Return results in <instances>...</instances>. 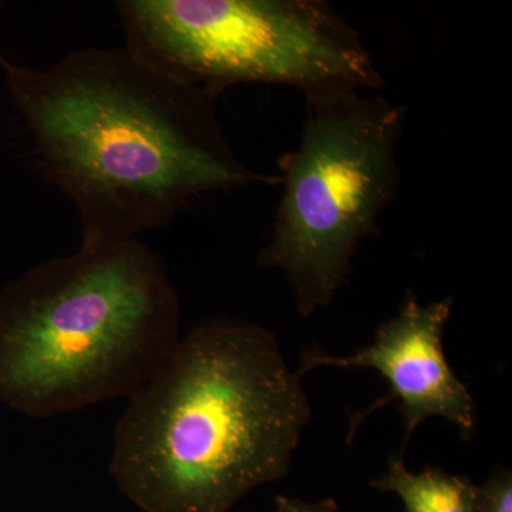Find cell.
<instances>
[{
    "mask_svg": "<svg viewBox=\"0 0 512 512\" xmlns=\"http://www.w3.org/2000/svg\"><path fill=\"white\" fill-rule=\"evenodd\" d=\"M0 69L37 173L76 205L83 247L168 227L198 195L278 184L229 146L217 96L126 46L80 50L46 70L0 55Z\"/></svg>",
    "mask_w": 512,
    "mask_h": 512,
    "instance_id": "1",
    "label": "cell"
},
{
    "mask_svg": "<svg viewBox=\"0 0 512 512\" xmlns=\"http://www.w3.org/2000/svg\"><path fill=\"white\" fill-rule=\"evenodd\" d=\"M311 419L271 330L204 323L128 397L110 471L144 512H229L288 476Z\"/></svg>",
    "mask_w": 512,
    "mask_h": 512,
    "instance_id": "2",
    "label": "cell"
},
{
    "mask_svg": "<svg viewBox=\"0 0 512 512\" xmlns=\"http://www.w3.org/2000/svg\"><path fill=\"white\" fill-rule=\"evenodd\" d=\"M180 339V302L153 249L82 245L0 291V402L50 417L133 396Z\"/></svg>",
    "mask_w": 512,
    "mask_h": 512,
    "instance_id": "3",
    "label": "cell"
},
{
    "mask_svg": "<svg viewBox=\"0 0 512 512\" xmlns=\"http://www.w3.org/2000/svg\"><path fill=\"white\" fill-rule=\"evenodd\" d=\"M299 144L279 160L281 198L258 265L284 272L299 315L330 305L400 181L404 110L380 94L305 97Z\"/></svg>",
    "mask_w": 512,
    "mask_h": 512,
    "instance_id": "4",
    "label": "cell"
},
{
    "mask_svg": "<svg viewBox=\"0 0 512 512\" xmlns=\"http://www.w3.org/2000/svg\"><path fill=\"white\" fill-rule=\"evenodd\" d=\"M117 12L128 50L217 97L241 83L305 97L383 87L360 33L320 0H123Z\"/></svg>",
    "mask_w": 512,
    "mask_h": 512,
    "instance_id": "5",
    "label": "cell"
},
{
    "mask_svg": "<svg viewBox=\"0 0 512 512\" xmlns=\"http://www.w3.org/2000/svg\"><path fill=\"white\" fill-rule=\"evenodd\" d=\"M451 309V299L423 305L410 296L394 318L380 325L372 345L352 356H330L319 348H308L296 373L302 377L319 366L369 367L387 380L389 394L352 417L350 440L367 414L393 400L400 402L406 443L417 427L431 417H443L456 424L461 436L468 440L476 429V406L467 387L448 365L443 346Z\"/></svg>",
    "mask_w": 512,
    "mask_h": 512,
    "instance_id": "6",
    "label": "cell"
},
{
    "mask_svg": "<svg viewBox=\"0 0 512 512\" xmlns=\"http://www.w3.org/2000/svg\"><path fill=\"white\" fill-rule=\"evenodd\" d=\"M373 488L399 495L406 512H476V485L467 477L448 474L441 468L412 473L403 456L390 460L386 474Z\"/></svg>",
    "mask_w": 512,
    "mask_h": 512,
    "instance_id": "7",
    "label": "cell"
},
{
    "mask_svg": "<svg viewBox=\"0 0 512 512\" xmlns=\"http://www.w3.org/2000/svg\"><path fill=\"white\" fill-rule=\"evenodd\" d=\"M476 512H512L511 471L498 470L480 487H476Z\"/></svg>",
    "mask_w": 512,
    "mask_h": 512,
    "instance_id": "8",
    "label": "cell"
},
{
    "mask_svg": "<svg viewBox=\"0 0 512 512\" xmlns=\"http://www.w3.org/2000/svg\"><path fill=\"white\" fill-rule=\"evenodd\" d=\"M339 505L333 498L308 503L298 498L276 495L275 512H338Z\"/></svg>",
    "mask_w": 512,
    "mask_h": 512,
    "instance_id": "9",
    "label": "cell"
}]
</instances>
